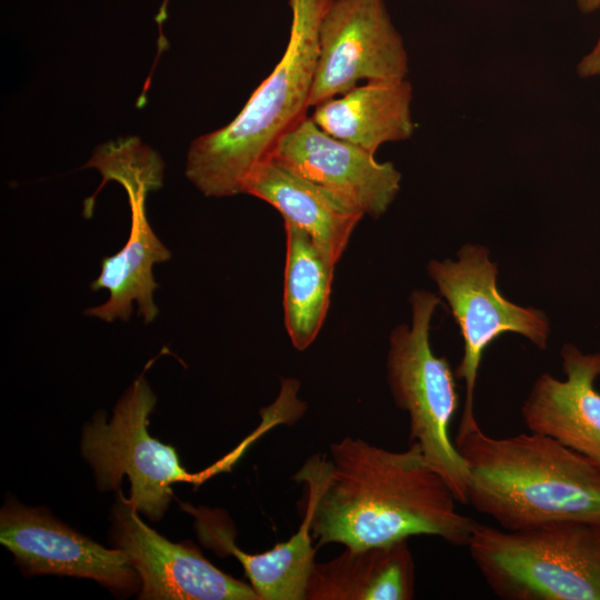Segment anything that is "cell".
<instances>
[{
	"instance_id": "cell-1",
	"label": "cell",
	"mask_w": 600,
	"mask_h": 600,
	"mask_svg": "<svg viewBox=\"0 0 600 600\" xmlns=\"http://www.w3.org/2000/svg\"><path fill=\"white\" fill-rule=\"evenodd\" d=\"M293 480L304 484L319 546L357 549L432 536L467 547L477 523L457 509L417 443L392 451L347 436L311 456Z\"/></svg>"
},
{
	"instance_id": "cell-7",
	"label": "cell",
	"mask_w": 600,
	"mask_h": 600,
	"mask_svg": "<svg viewBox=\"0 0 600 600\" xmlns=\"http://www.w3.org/2000/svg\"><path fill=\"white\" fill-rule=\"evenodd\" d=\"M156 402L148 381L140 376L118 401L110 422L99 412L84 427L81 440L82 456L92 466L100 490L118 489L128 476L129 501L151 520L163 517L172 483L206 480L202 472H187L176 449L148 432Z\"/></svg>"
},
{
	"instance_id": "cell-6",
	"label": "cell",
	"mask_w": 600,
	"mask_h": 600,
	"mask_svg": "<svg viewBox=\"0 0 600 600\" xmlns=\"http://www.w3.org/2000/svg\"><path fill=\"white\" fill-rule=\"evenodd\" d=\"M87 167L100 172L101 187L110 180L123 187L131 220L126 244L118 253L102 259L100 274L90 286L93 291L108 290L109 298L89 308L86 314L106 322L128 321L137 303L138 314L144 323H150L159 313L153 299L158 283L152 268L171 258L169 249L153 232L146 211L148 192L162 186V161L139 139L126 138L97 148Z\"/></svg>"
},
{
	"instance_id": "cell-11",
	"label": "cell",
	"mask_w": 600,
	"mask_h": 600,
	"mask_svg": "<svg viewBox=\"0 0 600 600\" xmlns=\"http://www.w3.org/2000/svg\"><path fill=\"white\" fill-rule=\"evenodd\" d=\"M270 157L374 219L400 190L401 173L392 162H378L374 154L324 132L310 117L282 134Z\"/></svg>"
},
{
	"instance_id": "cell-15",
	"label": "cell",
	"mask_w": 600,
	"mask_h": 600,
	"mask_svg": "<svg viewBox=\"0 0 600 600\" xmlns=\"http://www.w3.org/2000/svg\"><path fill=\"white\" fill-rule=\"evenodd\" d=\"M194 516L200 541L217 553L231 554L241 563L260 600H304L316 563L311 532L312 516L303 507L300 528L292 537L262 553L243 552L234 543L236 532L220 510L184 508Z\"/></svg>"
},
{
	"instance_id": "cell-9",
	"label": "cell",
	"mask_w": 600,
	"mask_h": 600,
	"mask_svg": "<svg viewBox=\"0 0 600 600\" xmlns=\"http://www.w3.org/2000/svg\"><path fill=\"white\" fill-rule=\"evenodd\" d=\"M409 58L384 0H332L319 27L309 108L339 97L360 81L407 79Z\"/></svg>"
},
{
	"instance_id": "cell-17",
	"label": "cell",
	"mask_w": 600,
	"mask_h": 600,
	"mask_svg": "<svg viewBox=\"0 0 600 600\" xmlns=\"http://www.w3.org/2000/svg\"><path fill=\"white\" fill-rule=\"evenodd\" d=\"M412 87L407 79L366 82L314 107L313 122L328 134L372 154L414 132Z\"/></svg>"
},
{
	"instance_id": "cell-14",
	"label": "cell",
	"mask_w": 600,
	"mask_h": 600,
	"mask_svg": "<svg viewBox=\"0 0 600 600\" xmlns=\"http://www.w3.org/2000/svg\"><path fill=\"white\" fill-rule=\"evenodd\" d=\"M243 193L263 200L280 212L283 221L304 230L333 266L342 257L353 230L364 216L340 197L271 157L253 170Z\"/></svg>"
},
{
	"instance_id": "cell-2",
	"label": "cell",
	"mask_w": 600,
	"mask_h": 600,
	"mask_svg": "<svg viewBox=\"0 0 600 600\" xmlns=\"http://www.w3.org/2000/svg\"><path fill=\"white\" fill-rule=\"evenodd\" d=\"M453 442L468 470L467 504L500 528L600 526V467L581 453L532 431L491 437L476 418L460 422Z\"/></svg>"
},
{
	"instance_id": "cell-5",
	"label": "cell",
	"mask_w": 600,
	"mask_h": 600,
	"mask_svg": "<svg viewBox=\"0 0 600 600\" xmlns=\"http://www.w3.org/2000/svg\"><path fill=\"white\" fill-rule=\"evenodd\" d=\"M411 327L399 326L389 339L388 384L398 409L409 417V443H417L431 468L467 504L468 470L454 442L450 422L458 409L451 368L430 346V321L440 299L423 290L413 291Z\"/></svg>"
},
{
	"instance_id": "cell-19",
	"label": "cell",
	"mask_w": 600,
	"mask_h": 600,
	"mask_svg": "<svg viewBox=\"0 0 600 600\" xmlns=\"http://www.w3.org/2000/svg\"><path fill=\"white\" fill-rule=\"evenodd\" d=\"M577 73L586 79L600 78V32L594 46L578 62Z\"/></svg>"
},
{
	"instance_id": "cell-16",
	"label": "cell",
	"mask_w": 600,
	"mask_h": 600,
	"mask_svg": "<svg viewBox=\"0 0 600 600\" xmlns=\"http://www.w3.org/2000/svg\"><path fill=\"white\" fill-rule=\"evenodd\" d=\"M416 567L408 539L364 548H346L314 563L304 600H410Z\"/></svg>"
},
{
	"instance_id": "cell-18",
	"label": "cell",
	"mask_w": 600,
	"mask_h": 600,
	"mask_svg": "<svg viewBox=\"0 0 600 600\" xmlns=\"http://www.w3.org/2000/svg\"><path fill=\"white\" fill-rule=\"evenodd\" d=\"M286 267L283 284L284 326L292 346L303 351L318 337L330 303L334 268L311 237L283 221Z\"/></svg>"
},
{
	"instance_id": "cell-3",
	"label": "cell",
	"mask_w": 600,
	"mask_h": 600,
	"mask_svg": "<svg viewBox=\"0 0 600 600\" xmlns=\"http://www.w3.org/2000/svg\"><path fill=\"white\" fill-rule=\"evenodd\" d=\"M331 1L289 0L290 37L280 61L230 123L191 142L186 176L204 196L243 193L281 136L307 117L319 27Z\"/></svg>"
},
{
	"instance_id": "cell-20",
	"label": "cell",
	"mask_w": 600,
	"mask_h": 600,
	"mask_svg": "<svg viewBox=\"0 0 600 600\" xmlns=\"http://www.w3.org/2000/svg\"><path fill=\"white\" fill-rule=\"evenodd\" d=\"M581 13L590 14L600 10V0H576Z\"/></svg>"
},
{
	"instance_id": "cell-4",
	"label": "cell",
	"mask_w": 600,
	"mask_h": 600,
	"mask_svg": "<svg viewBox=\"0 0 600 600\" xmlns=\"http://www.w3.org/2000/svg\"><path fill=\"white\" fill-rule=\"evenodd\" d=\"M467 547L500 599L600 600V526L506 530L477 522Z\"/></svg>"
},
{
	"instance_id": "cell-12",
	"label": "cell",
	"mask_w": 600,
	"mask_h": 600,
	"mask_svg": "<svg viewBox=\"0 0 600 600\" xmlns=\"http://www.w3.org/2000/svg\"><path fill=\"white\" fill-rule=\"evenodd\" d=\"M0 541L31 574L89 578L120 591L141 586L123 551L98 544L40 509L7 503L1 510Z\"/></svg>"
},
{
	"instance_id": "cell-8",
	"label": "cell",
	"mask_w": 600,
	"mask_h": 600,
	"mask_svg": "<svg viewBox=\"0 0 600 600\" xmlns=\"http://www.w3.org/2000/svg\"><path fill=\"white\" fill-rule=\"evenodd\" d=\"M428 272L447 299L463 337V357L454 374L466 382L460 422H467L474 419L473 392L484 349L504 332L520 333L544 349L549 323L542 311L517 306L501 296L497 266L481 246H463L458 261H431Z\"/></svg>"
},
{
	"instance_id": "cell-10",
	"label": "cell",
	"mask_w": 600,
	"mask_h": 600,
	"mask_svg": "<svg viewBox=\"0 0 600 600\" xmlns=\"http://www.w3.org/2000/svg\"><path fill=\"white\" fill-rule=\"evenodd\" d=\"M112 539L141 580L140 599L260 600L254 589L210 563L190 543H174L148 527L118 492Z\"/></svg>"
},
{
	"instance_id": "cell-13",
	"label": "cell",
	"mask_w": 600,
	"mask_h": 600,
	"mask_svg": "<svg viewBox=\"0 0 600 600\" xmlns=\"http://www.w3.org/2000/svg\"><path fill=\"white\" fill-rule=\"evenodd\" d=\"M564 380L541 374L521 407L529 431L548 436L600 467V353L567 343L561 350Z\"/></svg>"
}]
</instances>
